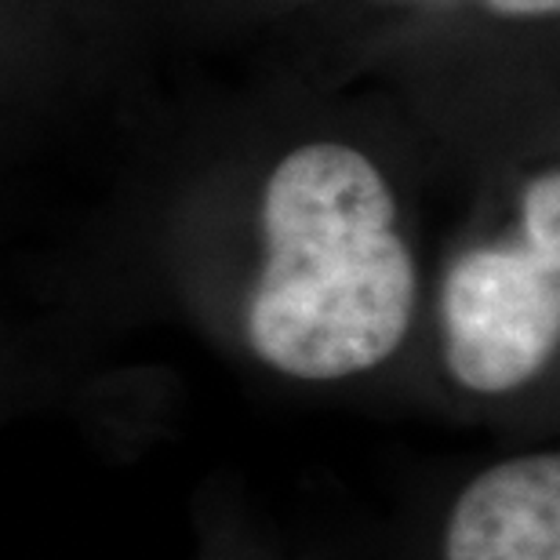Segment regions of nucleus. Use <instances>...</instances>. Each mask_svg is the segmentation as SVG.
Wrapping results in <instances>:
<instances>
[{"label":"nucleus","instance_id":"obj_1","mask_svg":"<svg viewBox=\"0 0 560 560\" xmlns=\"http://www.w3.org/2000/svg\"><path fill=\"white\" fill-rule=\"evenodd\" d=\"M266 266L248 342L277 372L310 383L361 375L408 335L416 262L383 172L342 142H306L262 194Z\"/></svg>","mask_w":560,"mask_h":560},{"label":"nucleus","instance_id":"obj_2","mask_svg":"<svg viewBox=\"0 0 560 560\" xmlns=\"http://www.w3.org/2000/svg\"><path fill=\"white\" fill-rule=\"evenodd\" d=\"M444 353L474 394H510L560 342V255L491 244L458 255L444 280Z\"/></svg>","mask_w":560,"mask_h":560},{"label":"nucleus","instance_id":"obj_3","mask_svg":"<svg viewBox=\"0 0 560 560\" xmlns=\"http://www.w3.org/2000/svg\"><path fill=\"white\" fill-rule=\"evenodd\" d=\"M447 560H560V455H524L458 495Z\"/></svg>","mask_w":560,"mask_h":560},{"label":"nucleus","instance_id":"obj_4","mask_svg":"<svg viewBox=\"0 0 560 560\" xmlns=\"http://www.w3.org/2000/svg\"><path fill=\"white\" fill-rule=\"evenodd\" d=\"M521 241L546 255H560V175L546 172L532 178L521 200Z\"/></svg>","mask_w":560,"mask_h":560},{"label":"nucleus","instance_id":"obj_5","mask_svg":"<svg viewBox=\"0 0 560 560\" xmlns=\"http://www.w3.org/2000/svg\"><path fill=\"white\" fill-rule=\"evenodd\" d=\"M491 11L499 15H513V19H539V15H557L560 0H485Z\"/></svg>","mask_w":560,"mask_h":560}]
</instances>
